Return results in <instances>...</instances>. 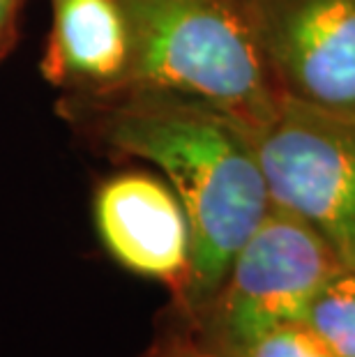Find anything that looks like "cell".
Segmentation results:
<instances>
[{
	"label": "cell",
	"instance_id": "3",
	"mask_svg": "<svg viewBox=\"0 0 355 357\" xmlns=\"http://www.w3.org/2000/svg\"><path fill=\"white\" fill-rule=\"evenodd\" d=\"M339 268L344 263L319 233L270 205L213 302L185 321L222 353L245 357L268 332L305 323L316 293Z\"/></svg>",
	"mask_w": 355,
	"mask_h": 357
},
{
	"label": "cell",
	"instance_id": "4",
	"mask_svg": "<svg viewBox=\"0 0 355 357\" xmlns=\"http://www.w3.org/2000/svg\"><path fill=\"white\" fill-rule=\"evenodd\" d=\"M254 146L270 203L355 268V113L284 97Z\"/></svg>",
	"mask_w": 355,
	"mask_h": 357
},
{
	"label": "cell",
	"instance_id": "10",
	"mask_svg": "<svg viewBox=\"0 0 355 357\" xmlns=\"http://www.w3.org/2000/svg\"><path fill=\"white\" fill-rule=\"evenodd\" d=\"M143 357H231L213 344H208L190 323L187 332H173L162 337Z\"/></svg>",
	"mask_w": 355,
	"mask_h": 357
},
{
	"label": "cell",
	"instance_id": "11",
	"mask_svg": "<svg viewBox=\"0 0 355 357\" xmlns=\"http://www.w3.org/2000/svg\"><path fill=\"white\" fill-rule=\"evenodd\" d=\"M26 0H0V60L14 49L19 37V17Z\"/></svg>",
	"mask_w": 355,
	"mask_h": 357
},
{
	"label": "cell",
	"instance_id": "9",
	"mask_svg": "<svg viewBox=\"0 0 355 357\" xmlns=\"http://www.w3.org/2000/svg\"><path fill=\"white\" fill-rule=\"evenodd\" d=\"M245 357H335L307 323H293L268 332Z\"/></svg>",
	"mask_w": 355,
	"mask_h": 357
},
{
	"label": "cell",
	"instance_id": "5",
	"mask_svg": "<svg viewBox=\"0 0 355 357\" xmlns=\"http://www.w3.org/2000/svg\"><path fill=\"white\" fill-rule=\"evenodd\" d=\"M282 97L355 113V0H247Z\"/></svg>",
	"mask_w": 355,
	"mask_h": 357
},
{
	"label": "cell",
	"instance_id": "1",
	"mask_svg": "<svg viewBox=\"0 0 355 357\" xmlns=\"http://www.w3.org/2000/svg\"><path fill=\"white\" fill-rule=\"evenodd\" d=\"M56 111L97 153L155 164L178 194L192 231V272L176 307L194 318L273 205L254 134L201 97L132 83L60 93Z\"/></svg>",
	"mask_w": 355,
	"mask_h": 357
},
{
	"label": "cell",
	"instance_id": "7",
	"mask_svg": "<svg viewBox=\"0 0 355 357\" xmlns=\"http://www.w3.org/2000/svg\"><path fill=\"white\" fill-rule=\"evenodd\" d=\"M130 35L118 0H54L42 74L60 93H90L123 83Z\"/></svg>",
	"mask_w": 355,
	"mask_h": 357
},
{
	"label": "cell",
	"instance_id": "8",
	"mask_svg": "<svg viewBox=\"0 0 355 357\" xmlns=\"http://www.w3.org/2000/svg\"><path fill=\"white\" fill-rule=\"evenodd\" d=\"M335 357H355V268H339L312 302L305 321Z\"/></svg>",
	"mask_w": 355,
	"mask_h": 357
},
{
	"label": "cell",
	"instance_id": "6",
	"mask_svg": "<svg viewBox=\"0 0 355 357\" xmlns=\"http://www.w3.org/2000/svg\"><path fill=\"white\" fill-rule=\"evenodd\" d=\"M93 219L113 261L166 286L176 305L183 302L192 272V231L169 182L146 171L109 176L95 189Z\"/></svg>",
	"mask_w": 355,
	"mask_h": 357
},
{
	"label": "cell",
	"instance_id": "2",
	"mask_svg": "<svg viewBox=\"0 0 355 357\" xmlns=\"http://www.w3.org/2000/svg\"><path fill=\"white\" fill-rule=\"evenodd\" d=\"M130 35L120 86L201 97L256 134L277 116L273 81L247 0H118Z\"/></svg>",
	"mask_w": 355,
	"mask_h": 357
}]
</instances>
